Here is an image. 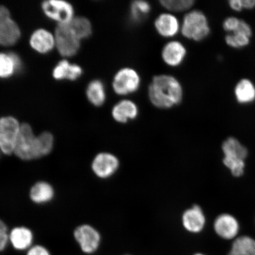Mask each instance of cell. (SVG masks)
Here are the masks:
<instances>
[{"mask_svg": "<svg viewBox=\"0 0 255 255\" xmlns=\"http://www.w3.org/2000/svg\"><path fill=\"white\" fill-rule=\"evenodd\" d=\"M148 98L151 104L159 109H170L180 104L183 90L179 81L173 76H154L149 84Z\"/></svg>", "mask_w": 255, "mask_h": 255, "instance_id": "1", "label": "cell"}, {"mask_svg": "<svg viewBox=\"0 0 255 255\" xmlns=\"http://www.w3.org/2000/svg\"><path fill=\"white\" fill-rule=\"evenodd\" d=\"M13 155L23 161H32L44 158L39 134L34 133L29 124H21Z\"/></svg>", "mask_w": 255, "mask_h": 255, "instance_id": "2", "label": "cell"}, {"mask_svg": "<svg viewBox=\"0 0 255 255\" xmlns=\"http://www.w3.org/2000/svg\"><path fill=\"white\" fill-rule=\"evenodd\" d=\"M181 31L183 36L187 39L200 41L209 36L210 28L203 12L193 10L184 16Z\"/></svg>", "mask_w": 255, "mask_h": 255, "instance_id": "3", "label": "cell"}, {"mask_svg": "<svg viewBox=\"0 0 255 255\" xmlns=\"http://www.w3.org/2000/svg\"><path fill=\"white\" fill-rule=\"evenodd\" d=\"M54 34L56 47L60 55L69 57L77 54L82 40L69 23L57 25Z\"/></svg>", "mask_w": 255, "mask_h": 255, "instance_id": "4", "label": "cell"}, {"mask_svg": "<svg viewBox=\"0 0 255 255\" xmlns=\"http://www.w3.org/2000/svg\"><path fill=\"white\" fill-rule=\"evenodd\" d=\"M21 124L12 116L0 118V149L6 156L14 155Z\"/></svg>", "mask_w": 255, "mask_h": 255, "instance_id": "5", "label": "cell"}, {"mask_svg": "<svg viewBox=\"0 0 255 255\" xmlns=\"http://www.w3.org/2000/svg\"><path fill=\"white\" fill-rule=\"evenodd\" d=\"M141 85V78L135 70L124 68L118 71L113 82V88L116 94L121 96L135 93Z\"/></svg>", "mask_w": 255, "mask_h": 255, "instance_id": "6", "label": "cell"}, {"mask_svg": "<svg viewBox=\"0 0 255 255\" xmlns=\"http://www.w3.org/2000/svg\"><path fill=\"white\" fill-rule=\"evenodd\" d=\"M73 237L85 254H93L100 247V233L93 226L88 223L76 226L73 231Z\"/></svg>", "mask_w": 255, "mask_h": 255, "instance_id": "7", "label": "cell"}, {"mask_svg": "<svg viewBox=\"0 0 255 255\" xmlns=\"http://www.w3.org/2000/svg\"><path fill=\"white\" fill-rule=\"evenodd\" d=\"M41 8L46 17L57 25L68 23L75 17L73 5L63 0H47L41 4Z\"/></svg>", "mask_w": 255, "mask_h": 255, "instance_id": "8", "label": "cell"}, {"mask_svg": "<svg viewBox=\"0 0 255 255\" xmlns=\"http://www.w3.org/2000/svg\"><path fill=\"white\" fill-rule=\"evenodd\" d=\"M21 30L9 9L0 5V46H11L20 39Z\"/></svg>", "mask_w": 255, "mask_h": 255, "instance_id": "9", "label": "cell"}, {"mask_svg": "<svg viewBox=\"0 0 255 255\" xmlns=\"http://www.w3.org/2000/svg\"><path fill=\"white\" fill-rule=\"evenodd\" d=\"M120 161L116 155L109 152H100L92 159L91 168L96 177L101 180L108 179L116 174Z\"/></svg>", "mask_w": 255, "mask_h": 255, "instance_id": "10", "label": "cell"}, {"mask_svg": "<svg viewBox=\"0 0 255 255\" xmlns=\"http://www.w3.org/2000/svg\"><path fill=\"white\" fill-rule=\"evenodd\" d=\"M55 187L49 181L39 180L32 184L28 197L31 202L36 205H44L51 203L55 199Z\"/></svg>", "mask_w": 255, "mask_h": 255, "instance_id": "11", "label": "cell"}, {"mask_svg": "<svg viewBox=\"0 0 255 255\" xmlns=\"http://www.w3.org/2000/svg\"><path fill=\"white\" fill-rule=\"evenodd\" d=\"M214 229L219 237L225 240H235L239 234V224L234 216L224 213L217 217Z\"/></svg>", "mask_w": 255, "mask_h": 255, "instance_id": "12", "label": "cell"}, {"mask_svg": "<svg viewBox=\"0 0 255 255\" xmlns=\"http://www.w3.org/2000/svg\"><path fill=\"white\" fill-rule=\"evenodd\" d=\"M29 43L36 52L46 54L56 47L55 34L44 28H39L31 34Z\"/></svg>", "mask_w": 255, "mask_h": 255, "instance_id": "13", "label": "cell"}, {"mask_svg": "<svg viewBox=\"0 0 255 255\" xmlns=\"http://www.w3.org/2000/svg\"><path fill=\"white\" fill-rule=\"evenodd\" d=\"M187 55V50L182 43L178 41H171L164 46L161 57L166 65L177 67L182 64Z\"/></svg>", "mask_w": 255, "mask_h": 255, "instance_id": "14", "label": "cell"}, {"mask_svg": "<svg viewBox=\"0 0 255 255\" xmlns=\"http://www.w3.org/2000/svg\"><path fill=\"white\" fill-rule=\"evenodd\" d=\"M182 223L188 232L197 234L202 232L206 224V217L199 205H194L183 213Z\"/></svg>", "mask_w": 255, "mask_h": 255, "instance_id": "15", "label": "cell"}, {"mask_svg": "<svg viewBox=\"0 0 255 255\" xmlns=\"http://www.w3.org/2000/svg\"><path fill=\"white\" fill-rule=\"evenodd\" d=\"M33 240V232L27 226H15L9 232V242L15 250H28L31 247Z\"/></svg>", "mask_w": 255, "mask_h": 255, "instance_id": "16", "label": "cell"}, {"mask_svg": "<svg viewBox=\"0 0 255 255\" xmlns=\"http://www.w3.org/2000/svg\"><path fill=\"white\" fill-rule=\"evenodd\" d=\"M154 26L160 36L168 38L174 37L180 29L177 18L169 13L159 15L154 21Z\"/></svg>", "mask_w": 255, "mask_h": 255, "instance_id": "17", "label": "cell"}, {"mask_svg": "<svg viewBox=\"0 0 255 255\" xmlns=\"http://www.w3.org/2000/svg\"><path fill=\"white\" fill-rule=\"evenodd\" d=\"M112 116L115 121L121 124H126L135 120L138 116V108L135 103L130 100L119 102L112 110Z\"/></svg>", "mask_w": 255, "mask_h": 255, "instance_id": "18", "label": "cell"}, {"mask_svg": "<svg viewBox=\"0 0 255 255\" xmlns=\"http://www.w3.org/2000/svg\"><path fill=\"white\" fill-rule=\"evenodd\" d=\"M22 61L20 56L14 52L0 53V78L11 77L21 71Z\"/></svg>", "mask_w": 255, "mask_h": 255, "instance_id": "19", "label": "cell"}, {"mask_svg": "<svg viewBox=\"0 0 255 255\" xmlns=\"http://www.w3.org/2000/svg\"><path fill=\"white\" fill-rule=\"evenodd\" d=\"M82 72L81 66L76 64L70 63L68 60L63 59L57 63L53 69V76L56 80L76 81L81 77Z\"/></svg>", "mask_w": 255, "mask_h": 255, "instance_id": "20", "label": "cell"}, {"mask_svg": "<svg viewBox=\"0 0 255 255\" xmlns=\"http://www.w3.org/2000/svg\"><path fill=\"white\" fill-rule=\"evenodd\" d=\"M224 157L240 159L245 160L248 157V151L246 146L234 137H229L223 142L222 146Z\"/></svg>", "mask_w": 255, "mask_h": 255, "instance_id": "21", "label": "cell"}, {"mask_svg": "<svg viewBox=\"0 0 255 255\" xmlns=\"http://www.w3.org/2000/svg\"><path fill=\"white\" fill-rule=\"evenodd\" d=\"M88 100L95 107H101L106 101V90L103 82L100 80H94L89 83L87 92Z\"/></svg>", "mask_w": 255, "mask_h": 255, "instance_id": "22", "label": "cell"}, {"mask_svg": "<svg viewBox=\"0 0 255 255\" xmlns=\"http://www.w3.org/2000/svg\"><path fill=\"white\" fill-rule=\"evenodd\" d=\"M235 95L241 104H248L255 100V88L250 80L242 79L235 88Z\"/></svg>", "mask_w": 255, "mask_h": 255, "instance_id": "23", "label": "cell"}, {"mask_svg": "<svg viewBox=\"0 0 255 255\" xmlns=\"http://www.w3.org/2000/svg\"><path fill=\"white\" fill-rule=\"evenodd\" d=\"M230 251L238 255H255V240L248 236L237 237Z\"/></svg>", "mask_w": 255, "mask_h": 255, "instance_id": "24", "label": "cell"}, {"mask_svg": "<svg viewBox=\"0 0 255 255\" xmlns=\"http://www.w3.org/2000/svg\"><path fill=\"white\" fill-rule=\"evenodd\" d=\"M69 23L82 40L87 39L92 33V24L87 18L78 16L73 18Z\"/></svg>", "mask_w": 255, "mask_h": 255, "instance_id": "25", "label": "cell"}, {"mask_svg": "<svg viewBox=\"0 0 255 255\" xmlns=\"http://www.w3.org/2000/svg\"><path fill=\"white\" fill-rule=\"evenodd\" d=\"M151 11V5L147 1L137 0L130 6V17L133 21L138 23L146 17Z\"/></svg>", "mask_w": 255, "mask_h": 255, "instance_id": "26", "label": "cell"}, {"mask_svg": "<svg viewBox=\"0 0 255 255\" xmlns=\"http://www.w3.org/2000/svg\"><path fill=\"white\" fill-rule=\"evenodd\" d=\"M162 7L169 11L181 12L187 10L193 7V0H162L159 1Z\"/></svg>", "mask_w": 255, "mask_h": 255, "instance_id": "27", "label": "cell"}, {"mask_svg": "<svg viewBox=\"0 0 255 255\" xmlns=\"http://www.w3.org/2000/svg\"><path fill=\"white\" fill-rule=\"evenodd\" d=\"M251 36L243 32H234L232 34H228L225 37L226 43L234 48H241L250 43Z\"/></svg>", "mask_w": 255, "mask_h": 255, "instance_id": "28", "label": "cell"}, {"mask_svg": "<svg viewBox=\"0 0 255 255\" xmlns=\"http://www.w3.org/2000/svg\"><path fill=\"white\" fill-rule=\"evenodd\" d=\"M223 162L225 166L230 170L234 177H239L244 174L245 168V160L224 157L223 159Z\"/></svg>", "mask_w": 255, "mask_h": 255, "instance_id": "29", "label": "cell"}, {"mask_svg": "<svg viewBox=\"0 0 255 255\" xmlns=\"http://www.w3.org/2000/svg\"><path fill=\"white\" fill-rule=\"evenodd\" d=\"M9 232L7 223L0 218V251L7 247L9 242Z\"/></svg>", "mask_w": 255, "mask_h": 255, "instance_id": "30", "label": "cell"}, {"mask_svg": "<svg viewBox=\"0 0 255 255\" xmlns=\"http://www.w3.org/2000/svg\"><path fill=\"white\" fill-rule=\"evenodd\" d=\"M240 21V19L237 17H228L223 22V26L226 31L234 32L238 27Z\"/></svg>", "mask_w": 255, "mask_h": 255, "instance_id": "31", "label": "cell"}, {"mask_svg": "<svg viewBox=\"0 0 255 255\" xmlns=\"http://www.w3.org/2000/svg\"><path fill=\"white\" fill-rule=\"evenodd\" d=\"M27 255H50L49 251L42 245H34L28 249Z\"/></svg>", "mask_w": 255, "mask_h": 255, "instance_id": "32", "label": "cell"}, {"mask_svg": "<svg viewBox=\"0 0 255 255\" xmlns=\"http://www.w3.org/2000/svg\"><path fill=\"white\" fill-rule=\"evenodd\" d=\"M229 3L231 8L236 11H241L244 9L242 7L241 0H231Z\"/></svg>", "mask_w": 255, "mask_h": 255, "instance_id": "33", "label": "cell"}, {"mask_svg": "<svg viewBox=\"0 0 255 255\" xmlns=\"http://www.w3.org/2000/svg\"><path fill=\"white\" fill-rule=\"evenodd\" d=\"M242 7L251 9L255 7V0H241Z\"/></svg>", "mask_w": 255, "mask_h": 255, "instance_id": "34", "label": "cell"}, {"mask_svg": "<svg viewBox=\"0 0 255 255\" xmlns=\"http://www.w3.org/2000/svg\"><path fill=\"white\" fill-rule=\"evenodd\" d=\"M1 154H2V152H1V149H0V159H1Z\"/></svg>", "mask_w": 255, "mask_h": 255, "instance_id": "35", "label": "cell"}, {"mask_svg": "<svg viewBox=\"0 0 255 255\" xmlns=\"http://www.w3.org/2000/svg\"><path fill=\"white\" fill-rule=\"evenodd\" d=\"M194 255H204V254H195Z\"/></svg>", "mask_w": 255, "mask_h": 255, "instance_id": "36", "label": "cell"}, {"mask_svg": "<svg viewBox=\"0 0 255 255\" xmlns=\"http://www.w3.org/2000/svg\"></svg>", "mask_w": 255, "mask_h": 255, "instance_id": "37", "label": "cell"}]
</instances>
